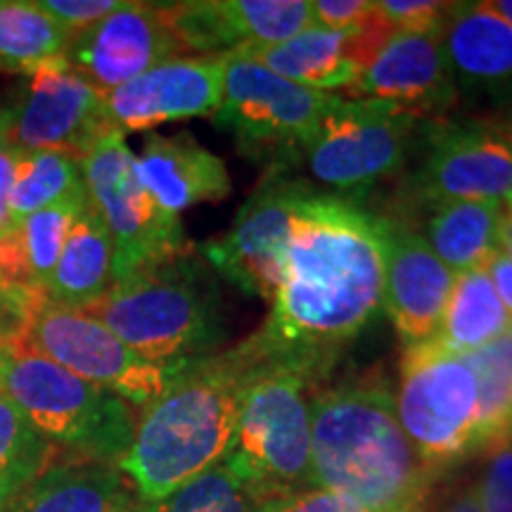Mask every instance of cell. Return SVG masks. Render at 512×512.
Returning a JSON list of instances; mask_svg holds the SVG:
<instances>
[{"mask_svg": "<svg viewBox=\"0 0 512 512\" xmlns=\"http://www.w3.org/2000/svg\"><path fill=\"white\" fill-rule=\"evenodd\" d=\"M422 119L380 100L337 95L302 157L311 176L342 192L366 190L406 162Z\"/></svg>", "mask_w": 512, "mask_h": 512, "instance_id": "cell-11", "label": "cell"}, {"mask_svg": "<svg viewBox=\"0 0 512 512\" xmlns=\"http://www.w3.org/2000/svg\"><path fill=\"white\" fill-rule=\"evenodd\" d=\"M81 311L159 366L216 354L228 335L219 280L192 242L171 259L117 280Z\"/></svg>", "mask_w": 512, "mask_h": 512, "instance_id": "cell-4", "label": "cell"}, {"mask_svg": "<svg viewBox=\"0 0 512 512\" xmlns=\"http://www.w3.org/2000/svg\"><path fill=\"white\" fill-rule=\"evenodd\" d=\"M256 505L252 489L221 463L159 503V512H254Z\"/></svg>", "mask_w": 512, "mask_h": 512, "instance_id": "cell-32", "label": "cell"}, {"mask_svg": "<svg viewBox=\"0 0 512 512\" xmlns=\"http://www.w3.org/2000/svg\"><path fill=\"white\" fill-rule=\"evenodd\" d=\"M486 273H489L491 283L496 287L498 299H501L505 311H508L512 318V259L498 249V252L491 256L489 264H486Z\"/></svg>", "mask_w": 512, "mask_h": 512, "instance_id": "cell-39", "label": "cell"}, {"mask_svg": "<svg viewBox=\"0 0 512 512\" xmlns=\"http://www.w3.org/2000/svg\"><path fill=\"white\" fill-rule=\"evenodd\" d=\"M370 0H313V27L330 31H354L373 12Z\"/></svg>", "mask_w": 512, "mask_h": 512, "instance_id": "cell-37", "label": "cell"}, {"mask_svg": "<svg viewBox=\"0 0 512 512\" xmlns=\"http://www.w3.org/2000/svg\"><path fill=\"white\" fill-rule=\"evenodd\" d=\"M12 344L50 358L138 411L155 401L183 368L145 361L86 311L67 309L48 299L31 311L22 335Z\"/></svg>", "mask_w": 512, "mask_h": 512, "instance_id": "cell-10", "label": "cell"}, {"mask_svg": "<svg viewBox=\"0 0 512 512\" xmlns=\"http://www.w3.org/2000/svg\"><path fill=\"white\" fill-rule=\"evenodd\" d=\"M441 43L458 98L512 105V27L491 3H453Z\"/></svg>", "mask_w": 512, "mask_h": 512, "instance_id": "cell-20", "label": "cell"}, {"mask_svg": "<svg viewBox=\"0 0 512 512\" xmlns=\"http://www.w3.org/2000/svg\"><path fill=\"white\" fill-rule=\"evenodd\" d=\"M439 477L403 432L387 382H347L311 399L313 486L368 512H425Z\"/></svg>", "mask_w": 512, "mask_h": 512, "instance_id": "cell-3", "label": "cell"}, {"mask_svg": "<svg viewBox=\"0 0 512 512\" xmlns=\"http://www.w3.org/2000/svg\"><path fill=\"white\" fill-rule=\"evenodd\" d=\"M0 389L69 458L119 465L131 446L136 413L126 401L27 347H0Z\"/></svg>", "mask_w": 512, "mask_h": 512, "instance_id": "cell-5", "label": "cell"}, {"mask_svg": "<svg viewBox=\"0 0 512 512\" xmlns=\"http://www.w3.org/2000/svg\"><path fill=\"white\" fill-rule=\"evenodd\" d=\"M128 512H159V503H147V501H138Z\"/></svg>", "mask_w": 512, "mask_h": 512, "instance_id": "cell-42", "label": "cell"}, {"mask_svg": "<svg viewBox=\"0 0 512 512\" xmlns=\"http://www.w3.org/2000/svg\"><path fill=\"white\" fill-rule=\"evenodd\" d=\"M505 216H508V219L512 221V202L505 204Z\"/></svg>", "mask_w": 512, "mask_h": 512, "instance_id": "cell-43", "label": "cell"}, {"mask_svg": "<svg viewBox=\"0 0 512 512\" xmlns=\"http://www.w3.org/2000/svg\"><path fill=\"white\" fill-rule=\"evenodd\" d=\"M479 512H512V439L482 453L475 484L467 489Z\"/></svg>", "mask_w": 512, "mask_h": 512, "instance_id": "cell-33", "label": "cell"}, {"mask_svg": "<svg viewBox=\"0 0 512 512\" xmlns=\"http://www.w3.org/2000/svg\"><path fill=\"white\" fill-rule=\"evenodd\" d=\"M183 57L174 31L166 24L162 3H131L76 31L64 60L102 93L126 86L157 64Z\"/></svg>", "mask_w": 512, "mask_h": 512, "instance_id": "cell-15", "label": "cell"}, {"mask_svg": "<svg viewBox=\"0 0 512 512\" xmlns=\"http://www.w3.org/2000/svg\"><path fill=\"white\" fill-rule=\"evenodd\" d=\"M479 394V456L512 432V330L467 354Z\"/></svg>", "mask_w": 512, "mask_h": 512, "instance_id": "cell-30", "label": "cell"}, {"mask_svg": "<svg viewBox=\"0 0 512 512\" xmlns=\"http://www.w3.org/2000/svg\"><path fill=\"white\" fill-rule=\"evenodd\" d=\"M316 373L290 361H266L240 403L223 465L261 501L311 484V399Z\"/></svg>", "mask_w": 512, "mask_h": 512, "instance_id": "cell-6", "label": "cell"}, {"mask_svg": "<svg viewBox=\"0 0 512 512\" xmlns=\"http://www.w3.org/2000/svg\"><path fill=\"white\" fill-rule=\"evenodd\" d=\"M183 53L226 55L273 46L313 27L306 0H188L162 3Z\"/></svg>", "mask_w": 512, "mask_h": 512, "instance_id": "cell-16", "label": "cell"}, {"mask_svg": "<svg viewBox=\"0 0 512 512\" xmlns=\"http://www.w3.org/2000/svg\"><path fill=\"white\" fill-rule=\"evenodd\" d=\"M5 107L8 138L17 150H55L83 159L112 128L105 93L60 57L29 74V83Z\"/></svg>", "mask_w": 512, "mask_h": 512, "instance_id": "cell-12", "label": "cell"}, {"mask_svg": "<svg viewBox=\"0 0 512 512\" xmlns=\"http://www.w3.org/2000/svg\"><path fill=\"white\" fill-rule=\"evenodd\" d=\"M124 3L126 0H41L38 5L62 27L76 34V31L93 27L100 19L117 12Z\"/></svg>", "mask_w": 512, "mask_h": 512, "instance_id": "cell-36", "label": "cell"}, {"mask_svg": "<svg viewBox=\"0 0 512 512\" xmlns=\"http://www.w3.org/2000/svg\"><path fill=\"white\" fill-rule=\"evenodd\" d=\"M394 403L406 437L437 472L479 456V394L465 356L434 339L406 347Z\"/></svg>", "mask_w": 512, "mask_h": 512, "instance_id": "cell-7", "label": "cell"}, {"mask_svg": "<svg viewBox=\"0 0 512 512\" xmlns=\"http://www.w3.org/2000/svg\"><path fill=\"white\" fill-rule=\"evenodd\" d=\"M503 214L498 202H439L427 221L425 240L453 275L486 268L501 249Z\"/></svg>", "mask_w": 512, "mask_h": 512, "instance_id": "cell-25", "label": "cell"}, {"mask_svg": "<svg viewBox=\"0 0 512 512\" xmlns=\"http://www.w3.org/2000/svg\"><path fill=\"white\" fill-rule=\"evenodd\" d=\"M384 219L306 188L294 207L278 290L254 342L318 377L382 313Z\"/></svg>", "mask_w": 512, "mask_h": 512, "instance_id": "cell-1", "label": "cell"}, {"mask_svg": "<svg viewBox=\"0 0 512 512\" xmlns=\"http://www.w3.org/2000/svg\"><path fill=\"white\" fill-rule=\"evenodd\" d=\"M418 185L432 204L512 202V117L439 121Z\"/></svg>", "mask_w": 512, "mask_h": 512, "instance_id": "cell-14", "label": "cell"}, {"mask_svg": "<svg viewBox=\"0 0 512 512\" xmlns=\"http://www.w3.org/2000/svg\"><path fill=\"white\" fill-rule=\"evenodd\" d=\"M72 31L41 10L38 0H0V69L31 74L67 53Z\"/></svg>", "mask_w": 512, "mask_h": 512, "instance_id": "cell-27", "label": "cell"}, {"mask_svg": "<svg viewBox=\"0 0 512 512\" xmlns=\"http://www.w3.org/2000/svg\"><path fill=\"white\" fill-rule=\"evenodd\" d=\"M88 197L81 159L55 150H19L10 190V223L67 200Z\"/></svg>", "mask_w": 512, "mask_h": 512, "instance_id": "cell-28", "label": "cell"}, {"mask_svg": "<svg viewBox=\"0 0 512 512\" xmlns=\"http://www.w3.org/2000/svg\"><path fill=\"white\" fill-rule=\"evenodd\" d=\"M510 439H512V432H510Z\"/></svg>", "mask_w": 512, "mask_h": 512, "instance_id": "cell-44", "label": "cell"}, {"mask_svg": "<svg viewBox=\"0 0 512 512\" xmlns=\"http://www.w3.org/2000/svg\"><path fill=\"white\" fill-rule=\"evenodd\" d=\"M306 188L285 169H268L230 230L200 247L207 264L249 297L273 299L294 207Z\"/></svg>", "mask_w": 512, "mask_h": 512, "instance_id": "cell-13", "label": "cell"}, {"mask_svg": "<svg viewBox=\"0 0 512 512\" xmlns=\"http://www.w3.org/2000/svg\"><path fill=\"white\" fill-rule=\"evenodd\" d=\"M247 60L259 62L287 81L320 93L349 91L361 69L349 57V31L309 27L302 34L273 46L233 50Z\"/></svg>", "mask_w": 512, "mask_h": 512, "instance_id": "cell-23", "label": "cell"}, {"mask_svg": "<svg viewBox=\"0 0 512 512\" xmlns=\"http://www.w3.org/2000/svg\"><path fill=\"white\" fill-rule=\"evenodd\" d=\"M375 8L392 24L394 31L444 29L453 3L441 0H377Z\"/></svg>", "mask_w": 512, "mask_h": 512, "instance_id": "cell-34", "label": "cell"}, {"mask_svg": "<svg viewBox=\"0 0 512 512\" xmlns=\"http://www.w3.org/2000/svg\"><path fill=\"white\" fill-rule=\"evenodd\" d=\"M60 453L62 448L41 437L0 389V510L48 467L60 463Z\"/></svg>", "mask_w": 512, "mask_h": 512, "instance_id": "cell-29", "label": "cell"}, {"mask_svg": "<svg viewBox=\"0 0 512 512\" xmlns=\"http://www.w3.org/2000/svg\"><path fill=\"white\" fill-rule=\"evenodd\" d=\"M510 330L512 318L498 299L486 268L453 275L451 297L434 342L453 354L467 356L508 335Z\"/></svg>", "mask_w": 512, "mask_h": 512, "instance_id": "cell-26", "label": "cell"}, {"mask_svg": "<svg viewBox=\"0 0 512 512\" xmlns=\"http://www.w3.org/2000/svg\"><path fill=\"white\" fill-rule=\"evenodd\" d=\"M143 498L114 463L67 458L48 467L0 512H128Z\"/></svg>", "mask_w": 512, "mask_h": 512, "instance_id": "cell-22", "label": "cell"}, {"mask_svg": "<svg viewBox=\"0 0 512 512\" xmlns=\"http://www.w3.org/2000/svg\"><path fill=\"white\" fill-rule=\"evenodd\" d=\"M223 55L176 57L105 93L112 128L143 131L166 121L214 117L223 98Z\"/></svg>", "mask_w": 512, "mask_h": 512, "instance_id": "cell-18", "label": "cell"}, {"mask_svg": "<svg viewBox=\"0 0 512 512\" xmlns=\"http://www.w3.org/2000/svg\"><path fill=\"white\" fill-rule=\"evenodd\" d=\"M254 512H368L354 498L323 486H306L290 494L266 498Z\"/></svg>", "mask_w": 512, "mask_h": 512, "instance_id": "cell-35", "label": "cell"}, {"mask_svg": "<svg viewBox=\"0 0 512 512\" xmlns=\"http://www.w3.org/2000/svg\"><path fill=\"white\" fill-rule=\"evenodd\" d=\"M17 147L10 143L8 126H5V107L0 105V230L10 223V190L12 178H15V162H17Z\"/></svg>", "mask_w": 512, "mask_h": 512, "instance_id": "cell-38", "label": "cell"}, {"mask_svg": "<svg viewBox=\"0 0 512 512\" xmlns=\"http://www.w3.org/2000/svg\"><path fill=\"white\" fill-rule=\"evenodd\" d=\"M441 31H396L347 91L351 100H380L415 114L441 119L458 105Z\"/></svg>", "mask_w": 512, "mask_h": 512, "instance_id": "cell-17", "label": "cell"}, {"mask_svg": "<svg viewBox=\"0 0 512 512\" xmlns=\"http://www.w3.org/2000/svg\"><path fill=\"white\" fill-rule=\"evenodd\" d=\"M88 204V197H79V200H67L55 204V207L41 209L31 214L29 219L19 221V238H22L24 254H27L31 280L38 292L46 294L50 278L60 259L64 240H67L69 228L79 211ZM48 297V294H46Z\"/></svg>", "mask_w": 512, "mask_h": 512, "instance_id": "cell-31", "label": "cell"}, {"mask_svg": "<svg viewBox=\"0 0 512 512\" xmlns=\"http://www.w3.org/2000/svg\"><path fill=\"white\" fill-rule=\"evenodd\" d=\"M114 285V245L105 221L88 200L79 211L62 254L57 259L53 278L48 283V302L67 309H86Z\"/></svg>", "mask_w": 512, "mask_h": 512, "instance_id": "cell-24", "label": "cell"}, {"mask_svg": "<svg viewBox=\"0 0 512 512\" xmlns=\"http://www.w3.org/2000/svg\"><path fill=\"white\" fill-rule=\"evenodd\" d=\"M501 252L508 254L512 259V221L505 214L501 223Z\"/></svg>", "mask_w": 512, "mask_h": 512, "instance_id": "cell-41", "label": "cell"}, {"mask_svg": "<svg viewBox=\"0 0 512 512\" xmlns=\"http://www.w3.org/2000/svg\"><path fill=\"white\" fill-rule=\"evenodd\" d=\"M136 174L152 200L169 214L202 202H221L230 195L226 162L190 133L150 136L136 157Z\"/></svg>", "mask_w": 512, "mask_h": 512, "instance_id": "cell-21", "label": "cell"}, {"mask_svg": "<svg viewBox=\"0 0 512 512\" xmlns=\"http://www.w3.org/2000/svg\"><path fill=\"white\" fill-rule=\"evenodd\" d=\"M444 512H479V510H477L475 501H472V498H470V494H467V491H465V494H460L456 501L448 505Z\"/></svg>", "mask_w": 512, "mask_h": 512, "instance_id": "cell-40", "label": "cell"}, {"mask_svg": "<svg viewBox=\"0 0 512 512\" xmlns=\"http://www.w3.org/2000/svg\"><path fill=\"white\" fill-rule=\"evenodd\" d=\"M451 287L453 273L420 233L384 221L382 311L406 347L437 337Z\"/></svg>", "mask_w": 512, "mask_h": 512, "instance_id": "cell-19", "label": "cell"}, {"mask_svg": "<svg viewBox=\"0 0 512 512\" xmlns=\"http://www.w3.org/2000/svg\"><path fill=\"white\" fill-rule=\"evenodd\" d=\"M271 361L254 337L185 363L155 401L136 413L119 470L147 503H162L226 458L245 389Z\"/></svg>", "mask_w": 512, "mask_h": 512, "instance_id": "cell-2", "label": "cell"}, {"mask_svg": "<svg viewBox=\"0 0 512 512\" xmlns=\"http://www.w3.org/2000/svg\"><path fill=\"white\" fill-rule=\"evenodd\" d=\"M88 200L105 221L114 245V283L190 245L181 216L152 200L136 174V155L121 131L107 133L81 159Z\"/></svg>", "mask_w": 512, "mask_h": 512, "instance_id": "cell-9", "label": "cell"}, {"mask_svg": "<svg viewBox=\"0 0 512 512\" xmlns=\"http://www.w3.org/2000/svg\"><path fill=\"white\" fill-rule=\"evenodd\" d=\"M223 98L214 124L233 133L240 155L287 169L302 157L306 143L337 95L287 81L259 62L226 53Z\"/></svg>", "mask_w": 512, "mask_h": 512, "instance_id": "cell-8", "label": "cell"}]
</instances>
